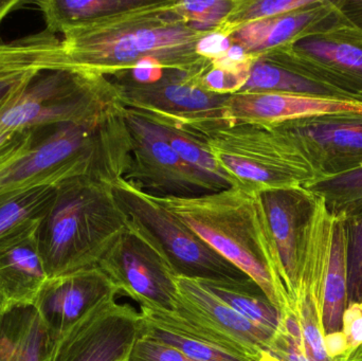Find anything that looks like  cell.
<instances>
[{"label": "cell", "instance_id": "cell-37", "mask_svg": "<svg viewBox=\"0 0 362 361\" xmlns=\"http://www.w3.org/2000/svg\"><path fill=\"white\" fill-rule=\"evenodd\" d=\"M25 4H30V1H23V0H0V25H1L2 21L10 13L17 10L19 6H23Z\"/></svg>", "mask_w": 362, "mask_h": 361}, {"label": "cell", "instance_id": "cell-31", "mask_svg": "<svg viewBox=\"0 0 362 361\" xmlns=\"http://www.w3.org/2000/svg\"><path fill=\"white\" fill-rule=\"evenodd\" d=\"M348 305H362V210L344 218Z\"/></svg>", "mask_w": 362, "mask_h": 361}, {"label": "cell", "instance_id": "cell-38", "mask_svg": "<svg viewBox=\"0 0 362 361\" xmlns=\"http://www.w3.org/2000/svg\"><path fill=\"white\" fill-rule=\"evenodd\" d=\"M334 361H362V343L354 350H349L346 354L335 358Z\"/></svg>", "mask_w": 362, "mask_h": 361}, {"label": "cell", "instance_id": "cell-14", "mask_svg": "<svg viewBox=\"0 0 362 361\" xmlns=\"http://www.w3.org/2000/svg\"><path fill=\"white\" fill-rule=\"evenodd\" d=\"M119 295L99 267L48 278L33 307L52 341H57L89 309L110 295Z\"/></svg>", "mask_w": 362, "mask_h": 361}, {"label": "cell", "instance_id": "cell-1", "mask_svg": "<svg viewBox=\"0 0 362 361\" xmlns=\"http://www.w3.org/2000/svg\"><path fill=\"white\" fill-rule=\"evenodd\" d=\"M175 4L138 0L131 8L76 25L62 34L64 51L76 67L104 76L146 59L170 71L200 74L212 61L197 52L198 42L209 32L193 29Z\"/></svg>", "mask_w": 362, "mask_h": 361}, {"label": "cell", "instance_id": "cell-28", "mask_svg": "<svg viewBox=\"0 0 362 361\" xmlns=\"http://www.w3.org/2000/svg\"><path fill=\"white\" fill-rule=\"evenodd\" d=\"M320 2L317 0H238L236 6L217 31L228 35L236 28L246 23L310 8Z\"/></svg>", "mask_w": 362, "mask_h": 361}, {"label": "cell", "instance_id": "cell-25", "mask_svg": "<svg viewBox=\"0 0 362 361\" xmlns=\"http://www.w3.org/2000/svg\"><path fill=\"white\" fill-rule=\"evenodd\" d=\"M280 48L295 57H308L362 76V48L356 45L306 35Z\"/></svg>", "mask_w": 362, "mask_h": 361}, {"label": "cell", "instance_id": "cell-11", "mask_svg": "<svg viewBox=\"0 0 362 361\" xmlns=\"http://www.w3.org/2000/svg\"><path fill=\"white\" fill-rule=\"evenodd\" d=\"M291 311L297 315L300 280L316 201L302 187L259 191Z\"/></svg>", "mask_w": 362, "mask_h": 361}, {"label": "cell", "instance_id": "cell-10", "mask_svg": "<svg viewBox=\"0 0 362 361\" xmlns=\"http://www.w3.org/2000/svg\"><path fill=\"white\" fill-rule=\"evenodd\" d=\"M112 294L53 341L49 361H129L144 331L141 314Z\"/></svg>", "mask_w": 362, "mask_h": 361}, {"label": "cell", "instance_id": "cell-2", "mask_svg": "<svg viewBox=\"0 0 362 361\" xmlns=\"http://www.w3.org/2000/svg\"><path fill=\"white\" fill-rule=\"evenodd\" d=\"M156 199L215 251L249 276L281 315L293 314L259 191L238 184L202 196Z\"/></svg>", "mask_w": 362, "mask_h": 361}, {"label": "cell", "instance_id": "cell-5", "mask_svg": "<svg viewBox=\"0 0 362 361\" xmlns=\"http://www.w3.org/2000/svg\"><path fill=\"white\" fill-rule=\"evenodd\" d=\"M121 106L124 104L120 91L107 76L76 68L42 70L0 110V135L91 122Z\"/></svg>", "mask_w": 362, "mask_h": 361}, {"label": "cell", "instance_id": "cell-22", "mask_svg": "<svg viewBox=\"0 0 362 361\" xmlns=\"http://www.w3.org/2000/svg\"><path fill=\"white\" fill-rule=\"evenodd\" d=\"M264 91L334 97L325 85L310 80L286 66L257 55L251 66L248 81L240 93Z\"/></svg>", "mask_w": 362, "mask_h": 361}, {"label": "cell", "instance_id": "cell-36", "mask_svg": "<svg viewBox=\"0 0 362 361\" xmlns=\"http://www.w3.org/2000/svg\"><path fill=\"white\" fill-rule=\"evenodd\" d=\"M325 345L327 355L331 360H335L348 352V337L342 331L332 333L325 336Z\"/></svg>", "mask_w": 362, "mask_h": 361}, {"label": "cell", "instance_id": "cell-8", "mask_svg": "<svg viewBox=\"0 0 362 361\" xmlns=\"http://www.w3.org/2000/svg\"><path fill=\"white\" fill-rule=\"evenodd\" d=\"M131 139L124 179L158 199L196 197L223 190L180 158L155 123L125 107Z\"/></svg>", "mask_w": 362, "mask_h": 361}, {"label": "cell", "instance_id": "cell-15", "mask_svg": "<svg viewBox=\"0 0 362 361\" xmlns=\"http://www.w3.org/2000/svg\"><path fill=\"white\" fill-rule=\"evenodd\" d=\"M40 220L0 239V314L33 305L48 279L37 244Z\"/></svg>", "mask_w": 362, "mask_h": 361}, {"label": "cell", "instance_id": "cell-33", "mask_svg": "<svg viewBox=\"0 0 362 361\" xmlns=\"http://www.w3.org/2000/svg\"><path fill=\"white\" fill-rule=\"evenodd\" d=\"M129 361H195L180 350L142 334L135 343Z\"/></svg>", "mask_w": 362, "mask_h": 361}, {"label": "cell", "instance_id": "cell-39", "mask_svg": "<svg viewBox=\"0 0 362 361\" xmlns=\"http://www.w3.org/2000/svg\"><path fill=\"white\" fill-rule=\"evenodd\" d=\"M259 361H281L279 358H276V356L272 355L269 352H265L262 356L261 360Z\"/></svg>", "mask_w": 362, "mask_h": 361}, {"label": "cell", "instance_id": "cell-29", "mask_svg": "<svg viewBox=\"0 0 362 361\" xmlns=\"http://www.w3.org/2000/svg\"><path fill=\"white\" fill-rule=\"evenodd\" d=\"M255 57L257 55H252L250 59L240 63L230 61L225 57L214 59L197 76L198 85L216 95H235L242 90L248 81Z\"/></svg>", "mask_w": 362, "mask_h": 361}, {"label": "cell", "instance_id": "cell-16", "mask_svg": "<svg viewBox=\"0 0 362 361\" xmlns=\"http://www.w3.org/2000/svg\"><path fill=\"white\" fill-rule=\"evenodd\" d=\"M81 69L66 55L61 38L46 29L0 42V110L25 88L32 76L46 69Z\"/></svg>", "mask_w": 362, "mask_h": 361}, {"label": "cell", "instance_id": "cell-9", "mask_svg": "<svg viewBox=\"0 0 362 361\" xmlns=\"http://www.w3.org/2000/svg\"><path fill=\"white\" fill-rule=\"evenodd\" d=\"M98 267L119 295L129 297L140 307L169 313L175 309L177 276L155 239L133 220H129Z\"/></svg>", "mask_w": 362, "mask_h": 361}, {"label": "cell", "instance_id": "cell-4", "mask_svg": "<svg viewBox=\"0 0 362 361\" xmlns=\"http://www.w3.org/2000/svg\"><path fill=\"white\" fill-rule=\"evenodd\" d=\"M144 117L191 136L240 184L257 191L301 187L306 157L282 124L235 122L211 116L182 120Z\"/></svg>", "mask_w": 362, "mask_h": 361}, {"label": "cell", "instance_id": "cell-35", "mask_svg": "<svg viewBox=\"0 0 362 361\" xmlns=\"http://www.w3.org/2000/svg\"><path fill=\"white\" fill-rule=\"evenodd\" d=\"M342 332L348 337L349 350L362 343V305H348L344 314ZM348 350V351H349Z\"/></svg>", "mask_w": 362, "mask_h": 361}, {"label": "cell", "instance_id": "cell-26", "mask_svg": "<svg viewBox=\"0 0 362 361\" xmlns=\"http://www.w3.org/2000/svg\"><path fill=\"white\" fill-rule=\"evenodd\" d=\"M150 120V119H148ZM152 121V120H151ZM153 123L158 126L172 148L189 167L216 182L223 190L238 186L240 182L226 171L210 152L199 142L176 127L165 123Z\"/></svg>", "mask_w": 362, "mask_h": 361}, {"label": "cell", "instance_id": "cell-30", "mask_svg": "<svg viewBox=\"0 0 362 361\" xmlns=\"http://www.w3.org/2000/svg\"><path fill=\"white\" fill-rule=\"evenodd\" d=\"M238 0H176L175 10L193 29L217 31L225 23Z\"/></svg>", "mask_w": 362, "mask_h": 361}, {"label": "cell", "instance_id": "cell-27", "mask_svg": "<svg viewBox=\"0 0 362 361\" xmlns=\"http://www.w3.org/2000/svg\"><path fill=\"white\" fill-rule=\"evenodd\" d=\"M142 319L144 322V335L159 341V343H165V345L180 350L191 360L195 361H251L238 357L216 345L183 334V333L178 332L169 326L150 321V320L144 319V317Z\"/></svg>", "mask_w": 362, "mask_h": 361}, {"label": "cell", "instance_id": "cell-18", "mask_svg": "<svg viewBox=\"0 0 362 361\" xmlns=\"http://www.w3.org/2000/svg\"><path fill=\"white\" fill-rule=\"evenodd\" d=\"M52 345L33 305L0 314V361H49Z\"/></svg>", "mask_w": 362, "mask_h": 361}, {"label": "cell", "instance_id": "cell-32", "mask_svg": "<svg viewBox=\"0 0 362 361\" xmlns=\"http://www.w3.org/2000/svg\"><path fill=\"white\" fill-rule=\"evenodd\" d=\"M312 192L344 199L362 196V167L329 176L310 187Z\"/></svg>", "mask_w": 362, "mask_h": 361}, {"label": "cell", "instance_id": "cell-12", "mask_svg": "<svg viewBox=\"0 0 362 361\" xmlns=\"http://www.w3.org/2000/svg\"><path fill=\"white\" fill-rule=\"evenodd\" d=\"M199 74L165 70L158 82L150 85L115 86L125 107L144 116L181 119L221 116L228 95H216L198 85Z\"/></svg>", "mask_w": 362, "mask_h": 361}, {"label": "cell", "instance_id": "cell-21", "mask_svg": "<svg viewBox=\"0 0 362 361\" xmlns=\"http://www.w3.org/2000/svg\"><path fill=\"white\" fill-rule=\"evenodd\" d=\"M30 2L35 4L44 15L47 31L57 35L76 25L131 8L138 0H36Z\"/></svg>", "mask_w": 362, "mask_h": 361}, {"label": "cell", "instance_id": "cell-7", "mask_svg": "<svg viewBox=\"0 0 362 361\" xmlns=\"http://www.w3.org/2000/svg\"><path fill=\"white\" fill-rule=\"evenodd\" d=\"M172 313L140 307L144 319L216 345L238 357L259 361L278 335L259 328L214 296L199 280L176 278Z\"/></svg>", "mask_w": 362, "mask_h": 361}, {"label": "cell", "instance_id": "cell-6", "mask_svg": "<svg viewBox=\"0 0 362 361\" xmlns=\"http://www.w3.org/2000/svg\"><path fill=\"white\" fill-rule=\"evenodd\" d=\"M112 191L129 220L155 239L177 277L262 292L249 276L202 241L156 197L124 178L112 184Z\"/></svg>", "mask_w": 362, "mask_h": 361}, {"label": "cell", "instance_id": "cell-3", "mask_svg": "<svg viewBox=\"0 0 362 361\" xmlns=\"http://www.w3.org/2000/svg\"><path fill=\"white\" fill-rule=\"evenodd\" d=\"M112 184L74 177L57 184L37 228L48 278L97 267L129 224Z\"/></svg>", "mask_w": 362, "mask_h": 361}, {"label": "cell", "instance_id": "cell-20", "mask_svg": "<svg viewBox=\"0 0 362 361\" xmlns=\"http://www.w3.org/2000/svg\"><path fill=\"white\" fill-rule=\"evenodd\" d=\"M281 124L297 140L305 157L312 150L342 156H362V121L312 118Z\"/></svg>", "mask_w": 362, "mask_h": 361}, {"label": "cell", "instance_id": "cell-19", "mask_svg": "<svg viewBox=\"0 0 362 361\" xmlns=\"http://www.w3.org/2000/svg\"><path fill=\"white\" fill-rule=\"evenodd\" d=\"M323 2L272 18L252 21L228 34L232 45L240 47L247 54L261 55L288 45L316 19Z\"/></svg>", "mask_w": 362, "mask_h": 361}, {"label": "cell", "instance_id": "cell-24", "mask_svg": "<svg viewBox=\"0 0 362 361\" xmlns=\"http://www.w3.org/2000/svg\"><path fill=\"white\" fill-rule=\"evenodd\" d=\"M55 189L57 186H44L0 195V239L23 225L42 220Z\"/></svg>", "mask_w": 362, "mask_h": 361}, {"label": "cell", "instance_id": "cell-34", "mask_svg": "<svg viewBox=\"0 0 362 361\" xmlns=\"http://www.w3.org/2000/svg\"><path fill=\"white\" fill-rule=\"evenodd\" d=\"M232 42L229 36L221 31L206 33L197 44V52L204 59L214 61L223 57L231 48Z\"/></svg>", "mask_w": 362, "mask_h": 361}, {"label": "cell", "instance_id": "cell-17", "mask_svg": "<svg viewBox=\"0 0 362 361\" xmlns=\"http://www.w3.org/2000/svg\"><path fill=\"white\" fill-rule=\"evenodd\" d=\"M346 307V220L340 214L329 212L322 288V326L325 336L342 331Z\"/></svg>", "mask_w": 362, "mask_h": 361}, {"label": "cell", "instance_id": "cell-23", "mask_svg": "<svg viewBox=\"0 0 362 361\" xmlns=\"http://www.w3.org/2000/svg\"><path fill=\"white\" fill-rule=\"evenodd\" d=\"M200 282L216 298L249 321L268 332L280 334L282 331V315L263 292H252L215 282Z\"/></svg>", "mask_w": 362, "mask_h": 361}, {"label": "cell", "instance_id": "cell-13", "mask_svg": "<svg viewBox=\"0 0 362 361\" xmlns=\"http://www.w3.org/2000/svg\"><path fill=\"white\" fill-rule=\"evenodd\" d=\"M221 114L235 122L281 124L319 117L362 116V103L293 93H238L228 95Z\"/></svg>", "mask_w": 362, "mask_h": 361}]
</instances>
